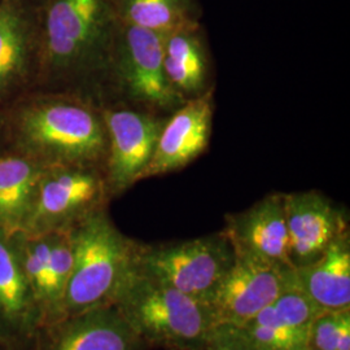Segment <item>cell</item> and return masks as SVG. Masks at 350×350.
<instances>
[{
  "label": "cell",
  "mask_w": 350,
  "mask_h": 350,
  "mask_svg": "<svg viewBox=\"0 0 350 350\" xmlns=\"http://www.w3.org/2000/svg\"><path fill=\"white\" fill-rule=\"evenodd\" d=\"M257 350H302L308 348V336L293 332L276 321L270 306L241 327Z\"/></svg>",
  "instance_id": "cell-20"
},
{
  "label": "cell",
  "mask_w": 350,
  "mask_h": 350,
  "mask_svg": "<svg viewBox=\"0 0 350 350\" xmlns=\"http://www.w3.org/2000/svg\"><path fill=\"white\" fill-rule=\"evenodd\" d=\"M200 350H257L241 328L215 325Z\"/></svg>",
  "instance_id": "cell-23"
},
{
  "label": "cell",
  "mask_w": 350,
  "mask_h": 350,
  "mask_svg": "<svg viewBox=\"0 0 350 350\" xmlns=\"http://www.w3.org/2000/svg\"><path fill=\"white\" fill-rule=\"evenodd\" d=\"M103 120L108 140L104 178L109 195H118L140 180L165 118L148 111L113 109Z\"/></svg>",
  "instance_id": "cell-8"
},
{
  "label": "cell",
  "mask_w": 350,
  "mask_h": 350,
  "mask_svg": "<svg viewBox=\"0 0 350 350\" xmlns=\"http://www.w3.org/2000/svg\"><path fill=\"white\" fill-rule=\"evenodd\" d=\"M0 327L26 335L39 328V313L11 239L0 235Z\"/></svg>",
  "instance_id": "cell-17"
},
{
  "label": "cell",
  "mask_w": 350,
  "mask_h": 350,
  "mask_svg": "<svg viewBox=\"0 0 350 350\" xmlns=\"http://www.w3.org/2000/svg\"><path fill=\"white\" fill-rule=\"evenodd\" d=\"M295 284L323 312L350 310L349 234L309 265L293 270Z\"/></svg>",
  "instance_id": "cell-14"
},
{
  "label": "cell",
  "mask_w": 350,
  "mask_h": 350,
  "mask_svg": "<svg viewBox=\"0 0 350 350\" xmlns=\"http://www.w3.org/2000/svg\"><path fill=\"white\" fill-rule=\"evenodd\" d=\"M43 56L52 75L77 78L111 66L118 18L111 0H44Z\"/></svg>",
  "instance_id": "cell-1"
},
{
  "label": "cell",
  "mask_w": 350,
  "mask_h": 350,
  "mask_svg": "<svg viewBox=\"0 0 350 350\" xmlns=\"http://www.w3.org/2000/svg\"><path fill=\"white\" fill-rule=\"evenodd\" d=\"M293 270L235 257L208 304L215 325L241 328L247 325L295 283Z\"/></svg>",
  "instance_id": "cell-9"
},
{
  "label": "cell",
  "mask_w": 350,
  "mask_h": 350,
  "mask_svg": "<svg viewBox=\"0 0 350 350\" xmlns=\"http://www.w3.org/2000/svg\"><path fill=\"white\" fill-rule=\"evenodd\" d=\"M23 146L47 165L96 166L107 156L104 120L73 100L34 104L20 117Z\"/></svg>",
  "instance_id": "cell-4"
},
{
  "label": "cell",
  "mask_w": 350,
  "mask_h": 350,
  "mask_svg": "<svg viewBox=\"0 0 350 350\" xmlns=\"http://www.w3.org/2000/svg\"><path fill=\"white\" fill-rule=\"evenodd\" d=\"M302 350H315V349H312V348H309V347H308V348H305V349H302Z\"/></svg>",
  "instance_id": "cell-24"
},
{
  "label": "cell",
  "mask_w": 350,
  "mask_h": 350,
  "mask_svg": "<svg viewBox=\"0 0 350 350\" xmlns=\"http://www.w3.org/2000/svg\"><path fill=\"white\" fill-rule=\"evenodd\" d=\"M111 66L126 96L148 112H174L186 101L165 73L163 34L120 23Z\"/></svg>",
  "instance_id": "cell-7"
},
{
  "label": "cell",
  "mask_w": 350,
  "mask_h": 350,
  "mask_svg": "<svg viewBox=\"0 0 350 350\" xmlns=\"http://www.w3.org/2000/svg\"><path fill=\"white\" fill-rule=\"evenodd\" d=\"M43 167L20 156L0 159V235L25 231Z\"/></svg>",
  "instance_id": "cell-16"
},
{
  "label": "cell",
  "mask_w": 350,
  "mask_h": 350,
  "mask_svg": "<svg viewBox=\"0 0 350 350\" xmlns=\"http://www.w3.org/2000/svg\"><path fill=\"white\" fill-rule=\"evenodd\" d=\"M42 329L40 350L147 349L114 305L65 317Z\"/></svg>",
  "instance_id": "cell-13"
},
{
  "label": "cell",
  "mask_w": 350,
  "mask_h": 350,
  "mask_svg": "<svg viewBox=\"0 0 350 350\" xmlns=\"http://www.w3.org/2000/svg\"><path fill=\"white\" fill-rule=\"evenodd\" d=\"M70 237L75 258L64 318L114 305L137 267L139 245L120 232L104 209L70 228Z\"/></svg>",
  "instance_id": "cell-3"
},
{
  "label": "cell",
  "mask_w": 350,
  "mask_h": 350,
  "mask_svg": "<svg viewBox=\"0 0 350 350\" xmlns=\"http://www.w3.org/2000/svg\"><path fill=\"white\" fill-rule=\"evenodd\" d=\"M108 195L105 178L96 166L47 165L24 232L40 235L70 230L103 211Z\"/></svg>",
  "instance_id": "cell-6"
},
{
  "label": "cell",
  "mask_w": 350,
  "mask_h": 350,
  "mask_svg": "<svg viewBox=\"0 0 350 350\" xmlns=\"http://www.w3.org/2000/svg\"><path fill=\"white\" fill-rule=\"evenodd\" d=\"M114 306L147 349L200 350L215 327L208 304L139 271L138 267Z\"/></svg>",
  "instance_id": "cell-2"
},
{
  "label": "cell",
  "mask_w": 350,
  "mask_h": 350,
  "mask_svg": "<svg viewBox=\"0 0 350 350\" xmlns=\"http://www.w3.org/2000/svg\"><path fill=\"white\" fill-rule=\"evenodd\" d=\"M234 261L224 232L154 245L139 243L137 253L139 271L204 304L211 302Z\"/></svg>",
  "instance_id": "cell-5"
},
{
  "label": "cell",
  "mask_w": 350,
  "mask_h": 350,
  "mask_svg": "<svg viewBox=\"0 0 350 350\" xmlns=\"http://www.w3.org/2000/svg\"><path fill=\"white\" fill-rule=\"evenodd\" d=\"M308 347L315 350H350V310L319 314L309 329Z\"/></svg>",
  "instance_id": "cell-22"
},
{
  "label": "cell",
  "mask_w": 350,
  "mask_h": 350,
  "mask_svg": "<svg viewBox=\"0 0 350 350\" xmlns=\"http://www.w3.org/2000/svg\"><path fill=\"white\" fill-rule=\"evenodd\" d=\"M40 36V11L27 0H0V95L25 73Z\"/></svg>",
  "instance_id": "cell-15"
},
{
  "label": "cell",
  "mask_w": 350,
  "mask_h": 350,
  "mask_svg": "<svg viewBox=\"0 0 350 350\" xmlns=\"http://www.w3.org/2000/svg\"><path fill=\"white\" fill-rule=\"evenodd\" d=\"M222 232L235 257L293 270L283 193H270L243 212L227 214Z\"/></svg>",
  "instance_id": "cell-10"
},
{
  "label": "cell",
  "mask_w": 350,
  "mask_h": 350,
  "mask_svg": "<svg viewBox=\"0 0 350 350\" xmlns=\"http://www.w3.org/2000/svg\"><path fill=\"white\" fill-rule=\"evenodd\" d=\"M212 92L185 101L165 120L157 144L140 180L167 174L192 163L206 150L212 133Z\"/></svg>",
  "instance_id": "cell-12"
},
{
  "label": "cell",
  "mask_w": 350,
  "mask_h": 350,
  "mask_svg": "<svg viewBox=\"0 0 350 350\" xmlns=\"http://www.w3.org/2000/svg\"><path fill=\"white\" fill-rule=\"evenodd\" d=\"M163 69L172 86L186 100L202 94L208 64L200 25L163 36Z\"/></svg>",
  "instance_id": "cell-18"
},
{
  "label": "cell",
  "mask_w": 350,
  "mask_h": 350,
  "mask_svg": "<svg viewBox=\"0 0 350 350\" xmlns=\"http://www.w3.org/2000/svg\"><path fill=\"white\" fill-rule=\"evenodd\" d=\"M283 196L293 269L313 262L336 240L349 234L345 212L323 193L306 191Z\"/></svg>",
  "instance_id": "cell-11"
},
{
  "label": "cell",
  "mask_w": 350,
  "mask_h": 350,
  "mask_svg": "<svg viewBox=\"0 0 350 350\" xmlns=\"http://www.w3.org/2000/svg\"><path fill=\"white\" fill-rule=\"evenodd\" d=\"M37 1H40V3H42V1H44V0H37Z\"/></svg>",
  "instance_id": "cell-25"
},
{
  "label": "cell",
  "mask_w": 350,
  "mask_h": 350,
  "mask_svg": "<svg viewBox=\"0 0 350 350\" xmlns=\"http://www.w3.org/2000/svg\"><path fill=\"white\" fill-rule=\"evenodd\" d=\"M270 309L280 325L306 336L314 319L323 312L295 283L280 293Z\"/></svg>",
  "instance_id": "cell-21"
},
{
  "label": "cell",
  "mask_w": 350,
  "mask_h": 350,
  "mask_svg": "<svg viewBox=\"0 0 350 350\" xmlns=\"http://www.w3.org/2000/svg\"><path fill=\"white\" fill-rule=\"evenodd\" d=\"M120 23L166 36L200 25L195 0H111Z\"/></svg>",
  "instance_id": "cell-19"
}]
</instances>
